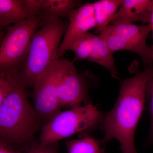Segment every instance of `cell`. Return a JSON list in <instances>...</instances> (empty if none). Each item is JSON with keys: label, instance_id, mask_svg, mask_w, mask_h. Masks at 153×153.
<instances>
[{"label": "cell", "instance_id": "cell-1", "mask_svg": "<svg viewBox=\"0 0 153 153\" xmlns=\"http://www.w3.org/2000/svg\"><path fill=\"white\" fill-rule=\"evenodd\" d=\"M153 76V66H150L121 82L117 101L100 125L104 132L103 143L115 139L123 153H137L135 132L144 108L147 83Z\"/></svg>", "mask_w": 153, "mask_h": 153}, {"label": "cell", "instance_id": "cell-2", "mask_svg": "<svg viewBox=\"0 0 153 153\" xmlns=\"http://www.w3.org/2000/svg\"><path fill=\"white\" fill-rule=\"evenodd\" d=\"M26 87L20 79L0 103L1 139L27 153L36 143L41 119L28 100Z\"/></svg>", "mask_w": 153, "mask_h": 153}, {"label": "cell", "instance_id": "cell-3", "mask_svg": "<svg viewBox=\"0 0 153 153\" xmlns=\"http://www.w3.org/2000/svg\"><path fill=\"white\" fill-rule=\"evenodd\" d=\"M69 21L51 18L35 33L20 77L27 87H33L38 79L54 62L60 59L58 50Z\"/></svg>", "mask_w": 153, "mask_h": 153}, {"label": "cell", "instance_id": "cell-4", "mask_svg": "<svg viewBox=\"0 0 153 153\" xmlns=\"http://www.w3.org/2000/svg\"><path fill=\"white\" fill-rule=\"evenodd\" d=\"M97 105L90 102L60 111L42 127L39 143L47 146L74 134L95 128L105 116Z\"/></svg>", "mask_w": 153, "mask_h": 153}, {"label": "cell", "instance_id": "cell-5", "mask_svg": "<svg viewBox=\"0 0 153 153\" xmlns=\"http://www.w3.org/2000/svg\"><path fill=\"white\" fill-rule=\"evenodd\" d=\"M44 24L43 14L7 27L0 48V73L20 74L33 36Z\"/></svg>", "mask_w": 153, "mask_h": 153}, {"label": "cell", "instance_id": "cell-6", "mask_svg": "<svg viewBox=\"0 0 153 153\" xmlns=\"http://www.w3.org/2000/svg\"><path fill=\"white\" fill-rule=\"evenodd\" d=\"M58 75L56 91L61 108H72L88 102V89L91 87L90 80L95 77L90 73H79L73 63L66 59L57 61Z\"/></svg>", "mask_w": 153, "mask_h": 153}, {"label": "cell", "instance_id": "cell-7", "mask_svg": "<svg viewBox=\"0 0 153 153\" xmlns=\"http://www.w3.org/2000/svg\"><path fill=\"white\" fill-rule=\"evenodd\" d=\"M57 60L38 79L33 87L34 108L42 122L46 123L61 111L56 91Z\"/></svg>", "mask_w": 153, "mask_h": 153}, {"label": "cell", "instance_id": "cell-8", "mask_svg": "<svg viewBox=\"0 0 153 153\" xmlns=\"http://www.w3.org/2000/svg\"><path fill=\"white\" fill-rule=\"evenodd\" d=\"M69 24L58 50L59 57H63L72 43L80 36L96 27L93 3L81 5L75 9L69 19Z\"/></svg>", "mask_w": 153, "mask_h": 153}, {"label": "cell", "instance_id": "cell-9", "mask_svg": "<svg viewBox=\"0 0 153 153\" xmlns=\"http://www.w3.org/2000/svg\"><path fill=\"white\" fill-rule=\"evenodd\" d=\"M153 8V0H122L111 25L132 24L141 22L149 24Z\"/></svg>", "mask_w": 153, "mask_h": 153}, {"label": "cell", "instance_id": "cell-10", "mask_svg": "<svg viewBox=\"0 0 153 153\" xmlns=\"http://www.w3.org/2000/svg\"><path fill=\"white\" fill-rule=\"evenodd\" d=\"M100 34L105 39L113 53L120 50H127L139 55L145 68L153 66L152 50L150 46H143L123 38L113 33L108 26Z\"/></svg>", "mask_w": 153, "mask_h": 153}, {"label": "cell", "instance_id": "cell-11", "mask_svg": "<svg viewBox=\"0 0 153 153\" xmlns=\"http://www.w3.org/2000/svg\"><path fill=\"white\" fill-rule=\"evenodd\" d=\"M36 16L28 0H0L1 27L16 25Z\"/></svg>", "mask_w": 153, "mask_h": 153}, {"label": "cell", "instance_id": "cell-12", "mask_svg": "<svg viewBox=\"0 0 153 153\" xmlns=\"http://www.w3.org/2000/svg\"><path fill=\"white\" fill-rule=\"evenodd\" d=\"M110 50L105 39L100 34L97 36L92 53L87 60L99 64L106 68L113 78L120 80L117 68Z\"/></svg>", "mask_w": 153, "mask_h": 153}, {"label": "cell", "instance_id": "cell-13", "mask_svg": "<svg viewBox=\"0 0 153 153\" xmlns=\"http://www.w3.org/2000/svg\"><path fill=\"white\" fill-rule=\"evenodd\" d=\"M81 4V1L77 0H42L44 23L51 18L69 19Z\"/></svg>", "mask_w": 153, "mask_h": 153}, {"label": "cell", "instance_id": "cell-14", "mask_svg": "<svg viewBox=\"0 0 153 153\" xmlns=\"http://www.w3.org/2000/svg\"><path fill=\"white\" fill-rule=\"evenodd\" d=\"M122 0H100L93 3L97 31L101 33L117 13Z\"/></svg>", "mask_w": 153, "mask_h": 153}, {"label": "cell", "instance_id": "cell-15", "mask_svg": "<svg viewBox=\"0 0 153 153\" xmlns=\"http://www.w3.org/2000/svg\"><path fill=\"white\" fill-rule=\"evenodd\" d=\"M109 29L117 35L143 46H148L147 40L152 32L149 24L137 25L133 24L109 25Z\"/></svg>", "mask_w": 153, "mask_h": 153}, {"label": "cell", "instance_id": "cell-16", "mask_svg": "<svg viewBox=\"0 0 153 153\" xmlns=\"http://www.w3.org/2000/svg\"><path fill=\"white\" fill-rule=\"evenodd\" d=\"M105 144L101 140L89 136L68 140L65 143L67 153H105Z\"/></svg>", "mask_w": 153, "mask_h": 153}, {"label": "cell", "instance_id": "cell-17", "mask_svg": "<svg viewBox=\"0 0 153 153\" xmlns=\"http://www.w3.org/2000/svg\"><path fill=\"white\" fill-rule=\"evenodd\" d=\"M97 38V36L88 32L72 43L68 49L75 54L72 63L77 60H88L93 51Z\"/></svg>", "mask_w": 153, "mask_h": 153}, {"label": "cell", "instance_id": "cell-18", "mask_svg": "<svg viewBox=\"0 0 153 153\" xmlns=\"http://www.w3.org/2000/svg\"><path fill=\"white\" fill-rule=\"evenodd\" d=\"M146 99L150 117V128L145 145L146 147H150L153 146V76L147 83Z\"/></svg>", "mask_w": 153, "mask_h": 153}, {"label": "cell", "instance_id": "cell-19", "mask_svg": "<svg viewBox=\"0 0 153 153\" xmlns=\"http://www.w3.org/2000/svg\"><path fill=\"white\" fill-rule=\"evenodd\" d=\"M27 153H59L57 143L47 146H42L39 143H36Z\"/></svg>", "mask_w": 153, "mask_h": 153}, {"label": "cell", "instance_id": "cell-20", "mask_svg": "<svg viewBox=\"0 0 153 153\" xmlns=\"http://www.w3.org/2000/svg\"><path fill=\"white\" fill-rule=\"evenodd\" d=\"M0 153H25L10 144L7 142L0 139Z\"/></svg>", "mask_w": 153, "mask_h": 153}, {"label": "cell", "instance_id": "cell-21", "mask_svg": "<svg viewBox=\"0 0 153 153\" xmlns=\"http://www.w3.org/2000/svg\"><path fill=\"white\" fill-rule=\"evenodd\" d=\"M150 25H151L152 28V32L153 31V8L151 13L150 21Z\"/></svg>", "mask_w": 153, "mask_h": 153}, {"label": "cell", "instance_id": "cell-22", "mask_svg": "<svg viewBox=\"0 0 153 153\" xmlns=\"http://www.w3.org/2000/svg\"><path fill=\"white\" fill-rule=\"evenodd\" d=\"M153 33V31H152ZM151 48H152V58H153V44L152 46H151Z\"/></svg>", "mask_w": 153, "mask_h": 153}]
</instances>
